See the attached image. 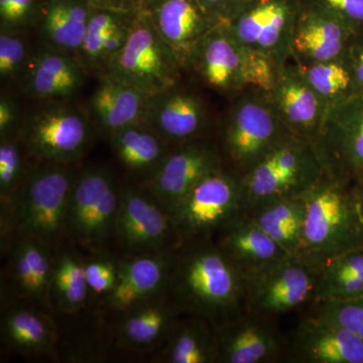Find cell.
I'll use <instances>...</instances> for the list:
<instances>
[{"label": "cell", "instance_id": "37", "mask_svg": "<svg viewBox=\"0 0 363 363\" xmlns=\"http://www.w3.org/2000/svg\"><path fill=\"white\" fill-rule=\"evenodd\" d=\"M20 138H0V205H9L25 180L30 162Z\"/></svg>", "mask_w": 363, "mask_h": 363}, {"label": "cell", "instance_id": "21", "mask_svg": "<svg viewBox=\"0 0 363 363\" xmlns=\"http://www.w3.org/2000/svg\"><path fill=\"white\" fill-rule=\"evenodd\" d=\"M266 96L294 135L312 143L316 140L326 106L295 62L281 67L274 89Z\"/></svg>", "mask_w": 363, "mask_h": 363}, {"label": "cell", "instance_id": "8", "mask_svg": "<svg viewBox=\"0 0 363 363\" xmlns=\"http://www.w3.org/2000/svg\"><path fill=\"white\" fill-rule=\"evenodd\" d=\"M18 138L33 161L74 164L89 147L90 119L69 102H44L23 121Z\"/></svg>", "mask_w": 363, "mask_h": 363}, {"label": "cell", "instance_id": "24", "mask_svg": "<svg viewBox=\"0 0 363 363\" xmlns=\"http://www.w3.org/2000/svg\"><path fill=\"white\" fill-rule=\"evenodd\" d=\"M242 56V47L222 23L196 45L186 68L194 71L205 85L216 92L238 94L245 91Z\"/></svg>", "mask_w": 363, "mask_h": 363}, {"label": "cell", "instance_id": "29", "mask_svg": "<svg viewBox=\"0 0 363 363\" xmlns=\"http://www.w3.org/2000/svg\"><path fill=\"white\" fill-rule=\"evenodd\" d=\"M159 363H218L217 329L201 317L181 315L164 343L152 352Z\"/></svg>", "mask_w": 363, "mask_h": 363}, {"label": "cell", "instance_id": "32", "mask_svg": "<svg viewBox=\"0 0 363 363\" xmlns=\"http://www.w3.org/2000/svg\"><path fill=\"white\" fill-rule=\"evenodd\" d=\"M86 257L80 248L68 240L55 247L54 267L50 300L52 311L73 315L84 310L90 303L86 279Z\"/></svg>", "mask_w": 363, "mask_h": 363}, {"label": "cell", "instance_id": "9", "mask_svg": "<svg viewBox=\"0 0 363 363\" xmlns=\"http://www.w3.org/2000/svg\"><path fill=\"white\" fill-rule=\"evenodd\" d=\"M182 243L172 215L140 184H123L114 245L119 257L162 255Z\"/></svg>", "mask_w": 363, "mask_h": 363}, {"label": "cell", "instance_id": "48", "mask_svg": "<svg viewBox=\"0 0 363 363\" xmlns=\"http://www.w3.org/2000/svg\"><path fill=\"white\" fill-rule=\"evenodd\" d=\"M352 184L353 189H354L355 195H357L358 205H359L360 212H362L363 217V176L362 178L353 181Z\"/></svg>", "mask_w": 363, "mask_h": 363}, {"label": "cell", "instance_id": "27", "mask_svg": "<svg viewBox=\"0 0 363 363\" xmlns=\"http://www.w3.org/2000/svg\"><path fill=\"white\" fill-rule=\"evenodd\" d=\"M213 238L245 279L290 255L255 223L247 210L222 227Z\"/></svg>", "mask_w": 363, "mask_h": 363}, {"label": "cell", "instance_id": "15", "mask_svg": "<svg viewBox=\"0 0 363 363\" xmlns=\"http://www.w3.org/2000/svg\"><path fill=\"white\" fill-rule=\"evenodd\" d=\"M54 245L18 233L2 257L6 259V301L16 300L52 313L50 290L55 259Z\"/></svg>", "mask_w": 363, "mask_h": 363}, {"label": "cell", "instance_id": "16", "mask_svg": "<svg viewBox=\"0 0 363 363\" xmlns=\"http://www.w3.org/2000/svg\"><path fill=\"white\" fill-rule=\"evenodd\" d=\"M174 252L119 257L116 286L98 304L101 316L111 319L168 294Z\"/></svg>", "mask_w": 363, "mask_h": 363}, {"label": "cell", "instance_id": "1", "mask_svg": "<svg viewBox=\"0 0 363 363\" xmlns=\"http://www.w3.org/2000/svg\"><path fill=\"white\" fill-rule=\"evenodd\" d=\"M169 295L182 315L201 317L216 329L248 311L245 279L214 238L177 248Z\"/></svg>", "mask_w": 363, "mask_h": 363}, {"label": "cell", "instance_id": "18", "mask_svg": "<svg viewBox=\"0 0 363 363\" xmlns=\"http://www.w3.org/2000/svg\"><path fill=\"white\" fill-rule=\"evenodd\" d=\"M143 123L174 147L208 136L210 117L204 100L178 84L150 95Z\"/></svg>", "mask_w": 363, "mask_h": 363}, {"label": "cell", "instance_id": "30", "mask_svg": "<svg viewBox=\"0 0 363 363\" xmlns=\"http://www.w3.org/2000/svg\"><path fill=\"white\" fill-rule=\"evenodd\" d=\"M92 9L88 0H45L38 16L44 45L78 57Z\"/></svg>", "mask_w": 363, "mask_h": 363}, {"label": "cell", "instance_id": "10", "mask_svg": "<svg viewBox=\"0 0 363 363\" xmlns=\"http://www.w3.org/2000/svg\"><path fill=\"white\" fill-rule=\"evenodd\" d=\"M245 210L242 178L224 167L200 181L172 217L184 242L213 238L222 227Z\"/></svg>", "mask_w": 363, "mask_h": 363}, {"label": "cell", "instance_id": "3", "mask_svg": "<svg viewBox=\"0 0 363 363\" xmlns=\"http://www.w3.org/2000/svg\"><path fill=\"white\" fill-rule=\"evenodd\" d=\"M78 169L72 164L37 162L28 174L9 206L18 233L33 236L57 247L65 240L69 198Z\"/></svg>", "mask_w": 363, "mask_h": 363}, {"label": "cell", "instance_id": "38", "mask_svg": "<svg viewBox=\"0 0 363 363\" xmlns=\"http://www.w3.org/2000/svg\"><path fill=\"white\" fill-rule=\"evenodd\" d=\"M23 33L0 32V79L2 85L23 82L30 60Z\"/></svg>", "mask_w": 363, "mask_h": 363}, {"label": "cell", "instance_id": "40", "mask_svg": "<svg viewBox=\"0 0 363 363\" xmlns=\"http://www.w3.org/2000/svg\"><path fill=\"white\" fill-rule=\"evenodd\" d=\"M86 257L85 269L90 303L104 300L116 286L119 269V255L111 250L89 253Z\"/></svg>", "mask_w": 363, "mask_h": 363}, {"label": "cell", "instance_id": "14", "mask_svg": "<svg viewBox=\"0 0 363 363\" xmlns=\"http://www.w3.org/2000/svg\"><path fill=\"white\" fill-rule=\"evenodd\" d=\"M224 167L218 145L205 136L172 147L156 175L143 186L172 215L200 181Z\"/></svg>", "mask_w": 363, "mask_h": 363}, {"label": "cell", "instance_id": "4", "mask_svg": "<svg viewBox=\"0 0 363 363\" xmlns=\"http://www.w3.org/2000/svg\"><path fill=\"white\" fill-rule=\"evenodd\" d=\"M121 187L106 166L78 169L74 180L65 222V240L89 253L109 250L114 233Z\"/></svg>", "mask_w": 363, "mask_h": 363}, {"label": "cell", "instance_id": "35", "mask_svg": "<svg viewBox=\"0 0 363 363\" xmlns=\"http://www.w3.org/2000/svg\"><path fill=\"white\" fill-rule=\"evenodd\" d=\"M298 67L302 69L317 94L323 100L326 111L332 105L360 92L345 57Z\"/></svg>", "mask_w": 363, "mask_h": 363}, {"label": "cell", "instance_id": "41", "mask_svg": "<svg viewBox=\"0 0 363 363\" xmlns=\"http://www.w3.org/2000/svg\"><path fill=\"white\" fill-rule=\"evenodd\" d=\"M314 313L335 322L363 339V296L342 302L316 303Z\"/></svg>", "mask_w": 363, "mask_h": 363}, {"label": "cell", "instance_id": "39", "mask_svg": "<svg viewBox=\"0 0 363 363\" xmlns=\"http://www.w3.org/2000/svg\"><path fill=\"white\" fill-rule=\"evenodd\" d=\"M242 75L245 90H255L267 95L276 85L279 71L285 64L264 54L243 48Z\"/></svg>", "mask_w": 363, "mask_h": 363}, {"label": "cell", "instance_id": "20", "mask_svg": "<svg viewBox=\"0 0 363 363\" xmlns=\"http://www.w3.org/2000/svg\"><path fill=\"white\" fill-rule=\"evenodd\" d=\"M218 363H274L284 359L286 336L272 318L247 311L217 329Z\"/></svg>", "mask_w": 363, "mask_h": 363}, {"label": "cell", "instance_id": "47", "mask_svg": "<svg viewBox=\"0 0 363 363\" xmlns=\"http://www.w3.org/2000/svg\"><path fill=\"white\" fill-rule=\"evenodd\" d=\"M149 0H88L95 9H111V11L135 13L145 6Z\"/></svg>", "mask_w": 363, "mask_h": 363}, {"label": "cell", "instance_id": "2", "mask_svg": "<svg viewBox=\"0 0 363 363\" xmlns=\"http://www.w3.org/2000/svg\"><path fill=\"white\" fill-rule=\"evenodd\" d=\"M306 204L301 255L318 267L363 247V217L352 182L326 175L303 194Z\"/></svg>", "mask_w": 363, "mask_h": 363}, {"label": "cell", "instance_id": "12", "mask_svg": "<svg viewBox=\"0 0 363 363\" xmlns=\"http://www.w3.org/2000/svg\"><path fill=\"white\" fill-rule=\"evenodd\" d=\"M326 175L353 182L363 176V92L332 105L313 143Z\"/></svg>", "mask_w": 363, "mask_h": 363}, {"label": "cell", "instance_id": "7", "mask_svg": "<svg viewBox=\"0 0 363 363\" xmlns=\"http://www.w3.org/2000/svg\"><path fill=\"white\" fill-rule=\"evenodd\" d=\"M180 62L164 43L145 9L135 14L128 40L107 68V75L154 95L180 83Z\"/></svg>", "mask_w": 363, "mask_h": 363}, {"label": "cell", "instance_id": "46", "mask_svg": "<svg viewBox=\"0 0 363 363\" xmlns=\"http://www.w3.org/2000/svg\"><path fill=\"white\" fill-rule=\"evenodd\" d=\"M344 57L352 71L358 89L363 92V33L353 37Z\"/></svg>", "mask_w": 363, "mask_h": 363}, {"label": "cell", "instance_id": "33", "mask_svg": "<svg viewBox=\"0 0 363 363\" xmlns=\"http://www.w3.org/2000/svg\"><path fill=\"white\" fill-rule=\"evenodd\" d=\"M247 212L286 253L301 255L306 217L303 195L262 203Z\"/></svg>", "mask_w": 363, "mask_h": 363}, {"label": "cell", "instance_id": "5", "mask_svg": "<svg viewBox=\"0 0 363 363\" xmlns=\"http://www.w3.org/2000/svg\"><path fill=\"white\" fill-rule=\"evenodd\" d=\"M292 136L266 95L245 90L229 111L218 147L227 168L242 177Z\"/></svg>", "mask_w": 363, "mask_h": 363}, {"label": "cell", "instance_id": "13", "mask_svg": "<svg viewBox=\"0 0 363 363\" xmlns=\"http://www.w3.org/2000/svg\"><path fill=\"white\" fill-rule=\"evenodd\" d=\"M301 0H252L226 26L241 47L291 60L294 23Z\"/></svg>", "mask_w": 363, "mask_h": 363}, {"label": "cell", "instance_id": "6", "mask_svg": "<svg viewBox=\"0 0 363 363\" xmlns=\"http://www.w3.org/2000/svg\"><path fill=\"white\" fill-rule=\"evenodd\" d=\"M324 175L314 145L292 136L241 177L247 209L302 196Z\"/></svg>", "mask_w": 363, "mask_h": 363}, {"label": "cell", "instance_id": "44", "mask_svg": "<svg viewBox=\"0 0 363 363\" xmlns=\"http://www.w3.org/2000/svg\"><path fill=\"white\" fill-rule=\"evenodd\" d=\"M21 123L20 106L13 96L0 98V138H18Z\"/></svg>", "mask_w": 363, "mask_h": 363}, {"label": "cell", "instance_id": "28", "mask_svg": "<svg viewBox=\"0 0 363 363\" xmlns=\"http://www.w3.org/2000/svg\"><path fill=\"white\" fill-rule=\"evenodd\" d=\"M150 95L111 76H100L89 99V111L98 128L111 136L116 131L143 123Z\"/></svg>", "mask_w": 363, "mask_h": 363}, {"label": "cell", "instance_id": "22", "mask_svg": "<svg viewBox=\"0 0 363 363\" xmlns=\"http://www.w3.org/2000/svg\"><path fill=\"white\" fill-rule=\"evenodd\" d=\"M143 9L183 69L196 45L222 25L199 0H149Z\"/></svg>", "mask_w": 363, "mask_h": 363}, {"label": "cell", "instance_id": "45", "mask_svg": "<svg viewBox=\"0 0 363 363\" xmlns=\"http://www.w3.org/2000/svg\"><path fill=\"white\" fill-rule=\"evenodd\" d=\"M203 7L221 23L227 25L252 0H199Z\"/></svg>", "mask_w": 363, "mask_h": 363}, {"label": "cell", "instance_id": "36", "mask_svg": "<svg viewBox=\"0 0 363 363\" xmlns=\"http://www.w3.org/2000/svg\"><path fill=\"white\" fill-rule=\"evenodd\" d=\"M133 13L93 7L78 58L89 73L100 75L102 50L109 35Z\"/></svg>", "mask_w": 363, "mask_h": 363}, {"label": "cell", "instance_id": "42", "mask_svg": "<svg viewBox=\"0 0 363 363\" xmlns=\"http://www.w3.org/2000/svg\"><path fill=\"white\" fill-rule=\"evenodd\" d=\"M39 11L38 0H0V32L25 33Z\"/></svg>", "mask_w": 363, "mask_h": 363}, {"label": "cell", "instance_id": "19", "mask_svg": "<svg viewBox=\"0 0 363 363\" xmlns=\"http://www.w3.org/2000/svg\"><path fill=\"white\" fill-rule=\"evenodd\" d=\"M355 33L308 0H301L294 23L291 59L298 66L343 58Z\"/></svg>", "mask_w": 363, "mask_h": 363}, {"label": "cell", "instance_id": "34", "mask_svg": "<svg viewBox=\"0 0 363 363\" xmlns=\"http://www.w3.org/2000/svg\"><path fill=\"white\" fill-rule=\"evenodd\" d=\"M363 296V247L327 260L319 269L313 304L342 302Z\"/></svg>", "mask_w": 363, "mask_h": 363}, {"label": "cell", "instance_id": "23", "mask_svg": "<svg viewBox=\"0 0 363 363\" xmlns=\"http://www.w3.org/2000/svg\"><path fill=\"white\" fill-rule=\"evenodd\" d=\"M169 293L107 319L114 343L136 353L156 351L181 316Z\"/></svg>", "mask_w": 363, "mask_h": 363}, {"label": "cell", "instance_id": "26", "mask_svg": "<svg viewBox=\"0 0 363 363\" xmlns=\"http://www.w3.org/2000/svg\"><path fill=\"white\" fill-rule=\"evenodd\" d=\"M88 74L78 57L44 45L30 57L21 84L40 101H67L82 89Z\"/></svg>", "mask_w": 363, "mask_h": 363}, {"label": "cell", "instance_id": "11", "mask_svg": "<svg viewBox=\"0 0 363 363\" xmlns=\"http://www.w3.org/2000/svg\"><path fill=\"white\" fill-rule=\"evenodd\" d=\"M319 267L302 255H286L245 279L248 311L272 318L314 302Z\"/></svg>", "mask_w": 363, "mask_h": 363}, {"label": "cell", "instance_id": "43", "mask_svg": "<svg viewBox=\"0 0 363 363\" xmlns=\"http://www.w3.org/2000/svg\"><path fill=\"white\" fill-rule=\"evenodd\" d=\"M355 33H363V0H308Z\"/></svg>", "mask_w": 363, "mask_h": 363}, {"label": "cell", "instance_id": "17", "mask_svg": "<svg viewBox=\"0 0 363 363\" xmlns=\"http://www.w3.org/2000/svg\"><path fill=\"white\" fill-rule=\"evenodd\" d=\"M284 359L292 363H363V339L313 313L303 318L286 338Z\"/></svg>", "mask_w": 363, "mask_h": 363}, {"label": "cell", "instance_id": "25", "mask_svg": "<svg viewBox=\"0 0 363 363\" xmlns=\"http://www.w3.org/2000/svg\"><path fill=\"white\" fill-rule=\"evenodd\" d=\"M2 305V346L26 357H55L58 333L51 313L16 300L4 301Z\"/></svg>", "mask_w": 363, "mask_h": 363}, {"label": "cell", "instance_id": "31", "mask_svg": "<svg viewBox=\"0 0 363 363\" xmlns=\"http://www.w3.org/2000/svg\"><path fill=\"white\" fill-rule=\"evenodd\" d=\"M117 161L145 185L156 175L172 150L168 143L143 123L135 124L108 136Z\"/></svg>", "mask_w": 363, "mask_h": 363}]
</instances>
